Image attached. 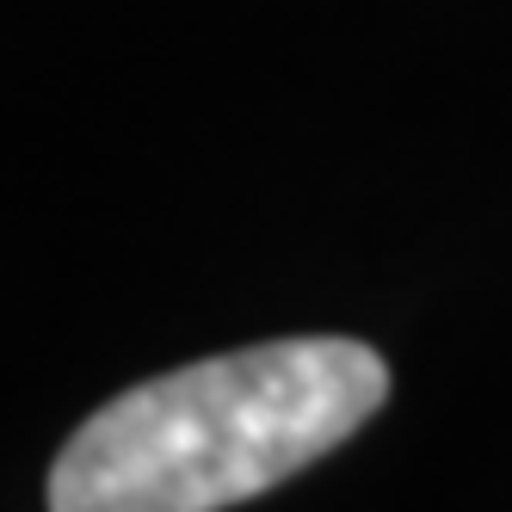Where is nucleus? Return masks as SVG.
<instances>
[{
  "label": "nucleus",
  "mask_w": 512,
  "mask_h": 512,
  "mask_svg": "<svg viewBox=\"0 0 512 512\" xmlns=\"http://www.w3.org/2000/svg\"><path fill=\"white\" fill-rule=\"evenodd\" d=\"M389 401L364 340H266L93 408L50 463V512H223L266 494Z\"/></svg>",
  "instance_id": "obj_1"
}]
</instances>
